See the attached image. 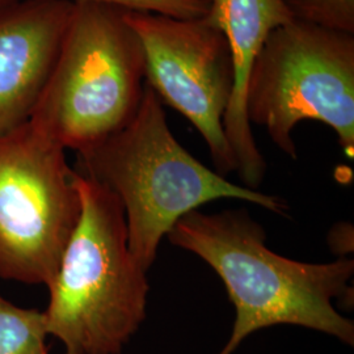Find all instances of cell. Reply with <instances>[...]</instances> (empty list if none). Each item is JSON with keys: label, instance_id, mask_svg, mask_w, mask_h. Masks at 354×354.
<instances>
[{"label": "cell", "instance_id": "obj_9", "mask_svg": "<svg viewBox=\"0 0 354 354\" xmlns=\"http://www.w3.org/2000/svg\"><path fill=\"white\" fill-rule=\"evenodd\" d=\"M207 4L203 19L226 38L234 67V91L223 120L226 138L244 187L256 190L266 176V163L247 117V86L270 33L294 16L283 0H207Z\"/></svg>", "mask_w": 354, "mask_h": 354}, {"label": "cell", "instance_id": "obj_11", "mask_svg": "<svg viewBox=\"0 0 354 354\" xmlns=\"http://www.w3.org/2000/svg\"><path fill=\"white\" fill-rule=\"evenodd\" d=\"M297 20L354 33V0H283Z\"/></svg>", "mask_w": 354, "mask_h": 354}, {"label": "cell", "instance_id": "obj_6", "mask_svg": "<svg viewBox=\"0 0 354 354\" xmlns=\"http://www.w3.org/2000/svg\"><path fill=\"white\" fill-rule=\"evenodd\" d=\"M80 212L61 145L29 121L0 134V277L49 288Z\"/></svg>", "mask_w": 354, "mask_h": 354}, {"label": "cell", "instance_id": "obj_14", "mask_svg": "<svg viewBox=\"0 0 354 354\" xmlns=\"http://www.w3.org/2000/svg\"><path fill=\"white\" fill-rule=\"evenodd\" d=\"M64 354H70V353H67V352H66V353H64Z\"/></svg>", "mask_w": 354, "mask_h": 354}, {"label": "cell", "instance_id": "obj_1", "mask_svg": "<svg viewBox=\"0 0 354 354\" xmlns=\"http://www.w3.org/2000/svg\"><path fill=\"white\" fill-rule=\"evenodd\" d=\"M171 244L194 253L223 281L235 322L219 354H234L250 335L295 326L354 345V323L335 302L353 298L354 261L304 263L273 252L266 230L247 210L206 214L193 210L168 232Z\"/></svg>", "mask_w": 354, "mask_h": 354}, {"label": "cell", "instance_id": "obj_7", "mask_svg": "<svg viewBox=\"0 0 354 354\" xmlns=\"http://www.w3.org/2000/svg\"><path fill=\"white\" fill-rule=\"evenodd\" d=\"M124 16L143 48L146 86L198 130L219 175L236 171L223 127L234 91V67L222 32L203 17L134 11H124Z\"/></svg>", "mask_w": 354, "mask_h": 354}, {"label": "cell", "instance_id": "obj_12", "mask_svg": "<svg viewBox=\"0 0 354 354\" xmlns=\"http://www.w3.org/2000/svg\"><path fill=\"white\" fill-rule=\"evenodd\" d=\"M104 4L124 11L165 15L177 19H201L207 13V0H68Z\"/></svg>", "mask_w": 354, "mask_h": 354}, {"label": "cell", "instance_id": "obj_13", "mask_svg": "<svg viewBox=\"0 0 354 354\" xmlns=\"http://www.w3.org/2000/svg\"><path fill=\"white\" fill-rule=\"evenodd\" d=\"M17 1H20V0H0V11L7 8V7H10V6H12V4L17 3Z\"/></svg>", "mask_w": 354, "mask_h": 354}, {"label": "cell", "instance_id": "obj_2", "mask_svg": "<svg viewBox=\"0 0 354 354\" xmlns=\"http://www.w3.org/2000/svg\"><path fill=\"white\" fill-rule=\"evenodd\" d=\"M75 171L120 200L129 250L145 270L177 221L206 203L234 198L277 214L288 210L283 200L234 184L187 151L167 124L163 104L147 86L125 127L77 152Z\"/></svg>", "mask_w": 354, "mask_h": 354}, {"label": "cell", "instance_id": "obj_3", "mask_svg": "<svg viewBox=\"0 0 354 354\" xmlns=\"http://www.w3.org/2000/svg\"><path fill=\"white\" fill-rule=\"evenodd\" d=\"M82 212L48 288V333L70 354H121L146 319L150 285L129 250L124 207L76 172Z\"/></svg>", "mask_w": 354, "mask_h": 354}, {"label": "cell", "instance_id": "obj_5", "mask_svg": "<svg viewBox=\"0 0 354 354\" xmlns=\"http://www.w3.org/2000/svg\"><path fill=\"white\" fill-rule=\"evenodd\" d=\"M245 108L250 124L291 159V133L304 120L332 127L353 159L354 33L297 19L274 29L253 64Z\"/></svg>", "mask_w": 354, "mask_h": 354}, {"label": "cell", "instance_id": "obj_4", "mask_svg": "<svg viewBox=\"0 0 354 354\" xmlns=\"http://www.w3.org/2000/svg\"><path fill=\"white\" fill-rule=\"evenodd\" d=\"M145 53L124 10L77 1L29 122L79 152L111 137L140 108Z\"/></svg>", "mask_w": 354, "mask_h": 354}, {"label": "cell", "instance_id": "obj_10", "mask_svg": "<svg viewBox=\"0 0 354 354\" xmlns=\"http://www.w3.org/2000/svg\"><path fill=\"white\" fill-rule=\"evenodd\" d=\"M48 335L44 313L17 307L0 295V354H49Z\"/></svg>", "mask_w": 354, "mask_h": 354}, {"label": "cell", "instance_id": "obj_8", "mask_svg": "<svg viewBox=\"0 0 354 354\" xmlns=\"http://www.w3.org/2000/svg\"><path fill=\"white\" fill-rule=\"evenodd\" d=\"M73 8L68 0H20L0 11V134L29 120Z\"/></svg>", "mask_w": 354, "mask_h": 354}]
</instances>
